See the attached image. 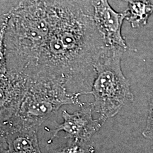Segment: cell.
I'll return each mask as SVG.
<instances>
[{
  "instance_id": "6da1fadb",
  "label": "cell",
  "mask_w": 153,
  "mask_h": 153,
  "mask_svg": "<svg viewBox=\"0 0 153 153\" xmlns=\"http://www.w3.org/2000/svg\"><path fill=\"white\" fill-rule=\"evenodd\" d=\"M49 31L28 77L60 78L70 91L88 94L95 65L107 48L88 0H45Z\"/></svg>"
},
{
  "instance_id": "7a4b0ae2",
  "label": "cell",
  "mask_w": 153,
  "mask_h": 153,
  "mask_svg": "<svg viewBox=\"0 0 153 153\" xmlns=\"http://www.w3.org/2000/svg\"><path fill=\"white\" fill-rule=\"evenodd\" d=\"M81 95L71 92L62 78L30 79L16 115L7 122L14 126L39 131L44 122L62 106L76 104L81 107L86 104L79 100Z\"/></svg>"
},
{
  "instance_id": "3957f363",
  "label": "cell",
  "mask_w": 153,
  "mask_h": 153,
  "mask_svg": "<svg viewBox=\"0 0 153 153\" xmlns=\"http://www.w3.org/2000/svg\"><path fill=\"white\" fill-rule=\"evenodd\" d=\"M126 49L107 47L95 65L96 76L89 94L93 95V111L104 123L117 115L126 104L133 102L134 95L121 69V58Z\"/></svg>"
},
{
  "instance_id": "277c9868",
  "label": "cell",
  "mask_w": 153,
  "mask_h": 153,
  "mask_svg": "<svg viewBox=\"0 0 153 153\" xmlns=\"http://www.w3.org/2000/svg\"><path fill=\"white\" fill-rule=\"evenodd\" d=\"M93 111L91 103H86L73 114L63 110L61 114L63 122L61 124L56 123L55 129L51 130L52 135L47 141L48 144H51L61 131L65 132L67 138L82 142H89L104 124L99 118L93 119Z\"/></svg>"
},
{
  "instance_id": "5b68a950",
  "label": "cell",
  "mask_w": 153,
  "mask_h": 153,
  "mask_svg": "<svg viewBox=\"0 0 153 153\" xmlns=\"http://www.w3.org/2000/svg\"><path fill=\"white\" fill-rule=\"evenodd\" d=\"M93 19L99 33L107 47H128L121 33V27L126 13H119L111 6L108 0H93Z\"/></svg>"
},
{
  "instance_id": "8992f818",
  "label": "cell",
  "mask_w": 153,
  "mask_h": 153,
  "mask_svg": "<svg viewBox=\"0 0 153 153\" xmlns=\"http://www.w3.org/2000/svg\"><path fill=\"white\" fill-rule=\"evenodd\" d=\"M29 81V78L20 73L8 71L0 76V124L16 115Z\"/></svg>"
},
{
  "instance_id": "52a82bcc",
  "label": "cell",
  "mask_w": 153,
  "mask_h": 153,
  "mask_svg": "<svg viewBox=\"0 0 153 153\" xmlns=\"http://www.w3.org/2000/svg\"><path fill=\"white\" fill-rule=\"evenodd\" d=\"M9 153H42L38 131L3 124Z\"/></svg>"
},
{
  "instance_id": "ba28073f",
  "label": "cell",
  "mask_w": 153,
  "mask_h": 153,
  "mask_svg": "<svg viewBox=\"0 0 153 153\" xmlns=\"http://www.w3.org/2000/svg\"><path fill=\"white\" fill-rule=\"evenodd\" d=\"M128 3L126 19L133 28L146 25L150 16L153 13V4L150 0H123Z\"/></svg>"
},
{
  "instance_id": "9c48e42d",
  "label": "cell",
  "mask_w": 153,
  "mask_h": 153,
  "mask_svg": "<svg viewBox=\"0 0 153 153\" xmlns=\"http://www.w3.org/2000/svg\"><path fill=\"white\" fill-rule=\"evenodd\" d=\"M64 144L57 148L48 149L47 153H94L95 149L88 142L76 141L71 138H67Z\"/></svg>"
},
{
  "instance_id": "30bf717a",
  "label": "cell",
  "mask_w": 153,
  "mask_h": 153,
  "mask_svg": "<svg viewBox=\"0 0 153 153\" xmlns=\"http://www.w3.org/2000/svg\"><path fill=\"white\" fill-rule=\"evenodd\" d=\"M8 21V14L0 19V76L7 73L5 48V35Z\"/></svg>"
},
{
  "instance_id": "8fae6325",
  "label": "cell",
  "mask_w": 153,
  "mask_h": 153,
  "mask_svg": "<svg viewBox=\"0 0 153 153\" xmlns=\"http://www.w3.org/2000/svg\"><path fill=\"white\" fill-rule=\"evenodd\" d=\"M142 134L146 139L153 141V89L150 97L146 124Z\"/></svg>"
},
{
  "instance_id": "7c38bea8",
  "label": "cell",
  "mask_w": 153,
  "mask_h": 153,
  "mask_svg": "<svg viewBox=\"0 0 153 153\" xmlns=\"http://www.w3.org/2000/svg\"><path fill=\"white\" fill-rule=\"evenodd\" d=\"M0 149H7L5 129L3 124H0Z\"/></svg>"
},
{
  "instance_id": "4fadbf2b",
  "label": "cell",
  "mask_w": 153,
  "mask_h": 153,
  "mask_svg": "<svg viewBox=\"0 0 153 153\" xmlns=\"http://www.w3.org/2000/svg\"><path fill=\"white\" fill-rule=\"evenodd\" d=\"M0 153H9L7 149H0Z\"/></svg>"
},
{
  "instance_id": "5bb4252c",
  "label": "cell",
  "mask_w": 153,
  "mask_h": 153,
  "mask_svg": "<svg viewBox=\"0 0 153 153\" xmlns=\"http://www.w3.org/2000/svg\"><path fill=\"white\" fill-rule=\"evenodd\" d=\"M152 149H153V146H152Z\"/></svg>"
}]
</instances>
